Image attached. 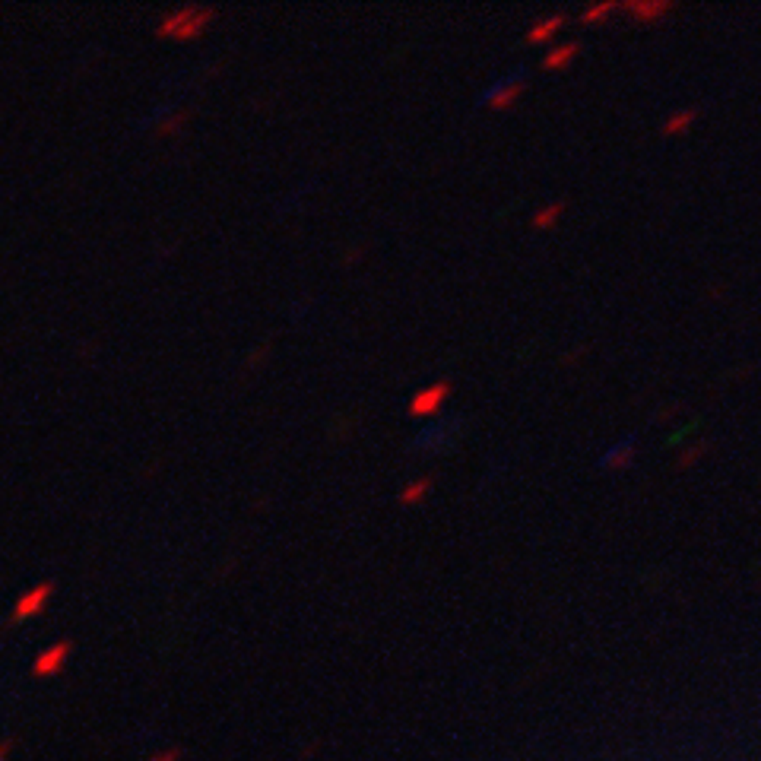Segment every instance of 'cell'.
Returning <instances> with one entry per match:
<instances>
[{
    "mask_svg": "<svg viewBox=\"0 0 761 761\" xmlns=\"http://www.w3.org/2000/svg\"><path fill=\"white\" fill-rule=\"evenodd\" d=\"M695 121V111L688 108V111H679V115H672L669 121L663 124V133H682V131H688V124Z\"/></svg>",
    "mask_w": 761,
    "mask_h": 761,
    "instance_id": "cell-8",
    "label": "cell"
},
{
    "mask_svg": "<svg viewBox=\"0 0 761 761\" xmlns=\"http://www.w3.org/2000/svg\"><path fill=\"white\" fill-rule=\"evenodd\" d=\"M64 653V647L61 651H55V653H45V663H41V669H51V666H57V657Z\"/></svg>",
    "mask_w": 761,
    "mask_h": 761,
    "instance_id": "cell-13",
    "label": "cell"
},
{
    "mask_svg": "<svg viewBox=\"0 0 761 761\" xmlns=\"http://www.w3.org/2000/svg\"><path fill=\"white\" fill-rule=\"evenodd\" d=\"M558 216H562V203H552V206H549V210H542V213H536V216H533V226H536V229H546L549 222H552V219H558Z\"/></svg>",
    "mask_w": 761,
    "mask_h": 761,
    "instance_id": "cell-11",
    "label": "cell"
},
{
    "mask_svg": "<svg viewBox=\"0 0 761 761\" xmlns=\"http://www.w3.org/2000/svg\"><path fill=\"white\" fill-rule=\"evenodd\" d=\"M428 488H432V479H419L416 486L403 488V495H400V501H403V505H416L419 498H426V495H428Z\"/></svg>",
    "mask_w": 761,
    "mask_h": 761,
    "instance_id": "cell-10",
    "label": "cell"
},
{
    "mask_svg": "<svg viewBox=\"0 0 761 761\" xmlns=\"http://www.w3.org/2000/svg\"><path fill=\"white\" fill-rule=\"evenodd\" d=\"M609 13H612V3H600V7H593V10L584 13V22H597L600 16H609Z\"/></svg>",
    "mask_w": 761,
    "mask_h": 761,
    "instance_id": "cell-12",
    "label": "cell"
},
{
    "mask_svg": "<svg viewBox=\"0 0 761 761\" xmlns=\"http://www.w3.org/2000/svg\"><path fill=\"white\" fill-rule=\"evenodd\" d=\"M574 57H577V45H574V41H571V45H565V48L549 51V55H546V61H542V64H546V70H556V67L562 70V67H568V64L574 61Z\"/></svg>",
    "mask_w": 761,
    "mask_h": 761,
    "instance_id": "cell-7",
    "label": "cell"
},
{
    "mask_svg": "<svg viewBox=\"0 0 761 761\" xmlns=\"http://www.w3.org/2000/svg\"><path fill=\"white\" fill-rule=\"evenodd\" d=\"M213 20V10H203V7H181L178 13L165 16L159 22V35L165 38H178V41H191L197 35H203L206 22Z\"/></svg>",
    "mask_w": 761,
    "mask_h": 761,
    "instance_id": "cell-1",
    "label": "cell"
},
{
    "mask_svg": "<svg viewBox=\"0 0 761 761\" xmlns=\"http://www.w3.org/2000/svg\"><path fill=\"white\" fill-rule=\"evenodd\" d=\"M666 10H669V3H651V7H644V3H631L628 13L638 16V20H653V16H663Z\"/></svg>",
    "mask_w": 761,
    "mask_h": 761,
    "instance_id": "cell-9",
    "label": "cell"
},
{
    "mask_svg": "<svg viewBox=\"0 0 761 761\" xmlns=\"http://www.w3.org/2000/svg\"><path fill=\"white\" fill-rule=\"evenodd\" d=\"M51 597V584H38L35 590H29L26 597H20L16 603V618H26V616H35L41 609V603Z\"/></svg>",
    "mask_w": 761,
    "mask_h": 761,
    "instance_id": "cell-4",
    "label": "cell"
},
{
    "mask_svg": "<svg viewBox=\"0 0 761 761\" xmlns=\"http://www.w3.org/2000/svg\"><path fill=\"white\" fill-rule=\"evenodd\" d=\"M635 451H638V444H635V441H622V444L612 447V451L603 457V467H609V470L628 467L631 460H635Z\"/></svg>",
    "mask_w": 761,
    "mask_h": 761,
    "instance_id": "cell-5",
    "label": "cell"
},
{
    "mask_svg": "<svg viewBox=\"0 0 761 761\" xmlns=\"http://www.w3.org/2000/svg\"><path fill=\"white\" fill-rule=\"evenodd\" d=\"M527 89V82H523V76H511V80H501V82H495L492 89L486 92V105L488 108H511V105L517 102V96Z\"/></svg>",
    "mask_w": 761,
    "mask_h": 761,
    "instance_id": "cell-3",
    "label": "cell"
},
{
    "mask_svg": "<svg viewBox=\"0 0 761 761\" xmlns=\"http://www.w3.org/2000/svg\"><path fill=\"white\" fill-rule=\"evenodd\" d=\"M562 16H549V20H542V22H536L533 29L527 32V41H533V45H539V41H546V38H552V35L562 29Z\"/></svg>",
    "mask_w": 761,
    "mask_h": 761,
    "instance_id": "cell-6",
    "label": "cell"
},
{
    "mask_svg": "<svg viewBox=\"0 0 761 761\" xmlns=\"http://www.w3.org/2000/svg\"><path fill=\"white\" fill-rule=\"evenodd\" d=\"M447 393H451V384H447V381L426 387V391H419L416 397H412L410 412H412V416H432V412L441 410V403L447 400Z\"/></svg>",
    "mask_w": 761,
    "mask_h": 761,
    "instance_id": "cell-2",
    "label": "cell"
}]
</instances>
